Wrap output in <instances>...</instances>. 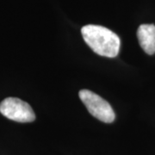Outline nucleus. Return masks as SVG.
I'll use <instances>...</instances> for the list:
<instances>
[{
	"label": "nucleus",
	"instance_id": "1",
	"mask_svg": "<svg viewBox=\"0 0 155 155\" xmlns=\"http://www.w3.org/2000/svg\"><path fill=\"white\" fill-rule=\"evenodd\" d=\"M81 34L86 44L97 54L109 58L116 57L120 50L119 36L110 29L94 24L85 25Z\"/></svg>",
	"mask_w": 155,
	"mask_h": 155
},
{
	"label": "nucleus",
	"instance_id": "2",
	"mask_svg": "<svg viewBox=\"0 0 155 155\" xmlns=\"http://www.w3.org/2000/svg\"><path fill=\"white\" fill-rule=\"evenodd\" d=\"M78 95L87 110L94 117L106 123L114 122L115 112L106 100L89 90H81Z\"/></svg>",
	"mask_w": 155,
	"mask_h": 155
},
{
	"label": "nucleus",
	"instance_id": "3",
	"mask_svg": "<svg viewBox=\"0 0 155 155\" xmlns=\"http://www.w3.org/2000/svg\"><path fill=\"white\" fill-rule=\"evenodd\" d=\"M0 113L6 118L18 122H31L35 115L28 103L17 97H7L0 104Z\"/></svg>",
	"mask_w": 155,
	"mask_h": 155
},
{
	"label": "nucleus",
	"instance_id": "4",
	"mask_svg": "<svg viewBox=\"0 0 155 155\" xmlns=\"http://www.w3.org/2000/svg\"><path fill=\"white\" fill-rule=\"evenodd\" d=\"M137 38L145 53L152 55L155 53V25L141 24L137 30Z\"/></svg>",
	"mask_w": 155,
	"mask_h": 155
}]
</instances>
